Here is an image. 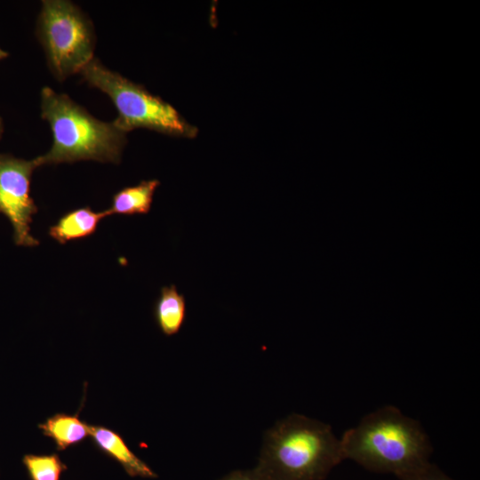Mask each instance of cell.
Masks as SVG:
<instances>
[{"mask_svg":"<svg viewBox=\"0 0 480 480\" xmlns=\"http://www.w3.org/2000/svg\"><path fill=\"white\" fill-rule=\"evenodd\" d=\"M343 460L329 424L292 413L264 433L254 469L261 480H324Z\"/></svg>","mask_w":480,"mask_h":480,"instance_id":"cell-1","label":"cell"},{"mask_svg":"<svg viewBox=\"0 0 480 480\" xmlns=\"http://www.w3.org/2000/svg\"><path fill=\"white\" fill-rule=\"evenodd\" d=\"M340 439L344 460L397 477L428 464L433 451L420 423L392 405L366 414Z\"/></svg>","mask_w":480,"mask_h":480,"instance_id":"cell-2","label":"cell"},{"mask_svg":"<svg viewBox=\"0 0 480 480\" xmlns=\"http://www.w3.org/2000/svg\"><path fill=\"white\" fill-rule=\"evenodd\" d=\"M41 116L50 125L52 145L48 152L35 158L38 167L82 160L120 162L126 133L113 122L95 118L67 94L44 86L41 91Z\"/></svg>","mask_w":480,"mask_h":480,"instance_id":"cell-3","label":"cell"},{"mask_svg":"<svg viewBox=\"0 0 480 480\" xmlns=\"http://www.w3.org/2000/svg\"><path fill=\"white\" fill-rule=\"evenodd\" d=\"M91 87L106 93L117 111L113 124L127 133L136 128H147L174 137L194 138L198 130L160 97L142 85L105 67L93 58L79 72Z\"/></svg>","mask_w":480,"mask_h":480,"instance_id":"cell-4","label":"cell"},{"mask_svg":"<svg viewBox=\"0 0 480 480\" xmlns=\"http://www.w3.org/2000/svg\"><path fill=\"white\" fill-rule=\"evenodd\" d=\"M36 35L54 77L63 82L94 57L96 36L90 18L74 3L44 0Z\"/></svg>","mask_w":480,"mask_h":480,"instance_id":"cell-5","label":"cell"},{"mask_svg":"<svg viewBox=\"0 0 480 480\" xmlns=\"http://www.w3.org/2000/svg\"><path fill=\"white\" fill-rule=\"evenodd\" d=\"M38 165L35 159L0 154V213L10 221L14 243L35 247L39 241L31 235L32 217L37 207L30 196L31 176Z\"/></svg>","mask_w":480,"mask_h":480,"instance_id":"cell-6","label":"cell"},{"mask_svg":"<svg viewBox=\"0 0 480 480\" xmlns=\"http://www.w3.org/2000/svg\"><path fill=\"white\" fill-rule=\"evenodd\" d=\"M90 437L95 447L116 461L132 477L156 478L157 475L126 444L116 431L100 425H91Z\"/></svg>","mask_w":480,"mask_h":480,"instance_id":"cell-7","label":"cell"},{"mask_svg":"<svg viewBox=\"0 0 480 480\" xmlns=\"http://www.w3.org/2000/svg\"><path fill=\"white\" fill-rule=\"evenodd\" d=\"M109 216L107 210L95 212L91 207H81L72 210L49 228L50 236L64 244L92 235L101 220Z\"/></svg>","mask_w":480,"mask_h":480,"instance_id":"cell-8","label":"cell"},{"mask_svg":"<svg viewBox=\"0 0 480 480\" xmlns=\"http://www.w3.org/2000/svg\"><path fill=\"white\" fill-rule=\"evenodd\" d=\"M38 428L54 442L58 451L76 445L91 435V425L83 421L77 413L54 414L40 423Z\"/></svg>","mask_w":480,"mask_h":480,"instance_id":"cell-9","label":"cell"},{"mask_svg":"<svg viewBox=\"0 0 480 480\" xmlns=\"http://www.w3.org/2000/svg\"><path fill=\"white\" fill-rule=\"evenodd\" d=\"M186 315V300L176 285L162 287L154 308L155 320L160 331L165 336L177 334L184 324Z\"/></svg>","mask_w":480,"mask_h":480,"instance_id":"cell-10","label":"cell"},{"mask_svg":"<svg viewBox=\"0 0 480 480\" xmlns=\"http://www.w3.org/2000/svg\"><path fill=\"white\" fill-rule=\"evenodd\" d=\"M159 185L160 181L153 179L122 188L113 196L112 204L107 209L108 215L148 214Z\"/></svg>","mask_w":480,"mask_h":480,"instance_id":"cell-11","label":"cell"},{"mask_svg":"<svg viewBox=\"0 0 480 480\" xmlns=\"http://www.w3.org/2000/svg\"><path fill=\"white\" fill-rule=\"evenodd\" d=\"M22 463L29 480H60L68 468L56 453L25 454Z\"/></svg>","mask_w":480,"mask_h":480,"instance_id":"cell-12","label":"cell"},{"mask_svg":"<svg viewBox=\"0 0 480 480\" xmlns=\"http://www.w3.org/2000/svg\"><path fill=\"white\" fill-rule=\"evenodd\" d=\"M398 478L400 480H453L430 462Z\"/></svg>","mask_w":480,"mask_h":480,"instance_id":"cell-13","label":"cell"},{"mask_svg":"<svg viewBox=\"0 0 480 480\" xmlns=\"http://www.w3.org/2000/svg\"><path fill=\"white\" fill-rule=\"evenodd\" d=\"M218 480H261L254 468L252 469H237L229 472Z\"/></svg>","mask_w":480,"mask_h":480,"instance_id":"cell-14","label":"cell"},{"mask_svg":"<svg viewBox=\"0 0 480 480\" xmlns=\"http://www.w3.org/2000/svg\"><path fill=\"white\" fill-rule=\"evenodd\" d=\"M7 56L8 52L0 48V60L6 58Z\"/></svg>","mask_w":480,"mask_h":480,"instance_id":"cell-15","label":"cell"},{"mask_svg":"<svg viewBox=\"0 0 480 480\" xmlns=\"http://www.w3.org/2000/svg\"><path fill=\"white\" fill-rule=\"evenodd\" d=\"M3 132H4V124H3L2 119L0 118V139L3 135Z\"/></svg>","mask_w":480,"mask_h":480,"instance_id":"cell-16","label":"cell"}]
</instances>
